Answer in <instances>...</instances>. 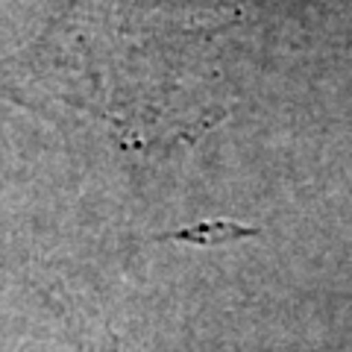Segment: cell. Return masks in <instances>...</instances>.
Masks as SVG:
<instances>
[{
    "instance_id": "2",
    "label": "cell",
    "mask_w": 352,
    "mask_h": 352,
    "mask_svg": "<svg viewBox=\"0 0 352 352\" xmlns=\"http://www.w3.org/2000/svg\"><path fill=\"white\" fill-rule=\"evenodd\" d=\"M247 235H256V229L244 223H232V220H214V223H197L188 229H179V232H168L162 235V241H185V244H197V247H212Z\"/></svg>"
},
{
    "instance_id": "1",
    "label": "cell",
    "mask_w": 352,
    "mask_h": 352,
    "mask_svg": "<svg viewBox=\"0 0 352 352\" xmlns=\"http://www.w3.org/2000/svg\"><path fill=\"white\" fill-rule=\"evenodd\" d=\"M235 21L214 0H71L0 59V97L85 120L124 153L194 144L226 118L220 41Z\"/></svg>"
}]
</instances>
